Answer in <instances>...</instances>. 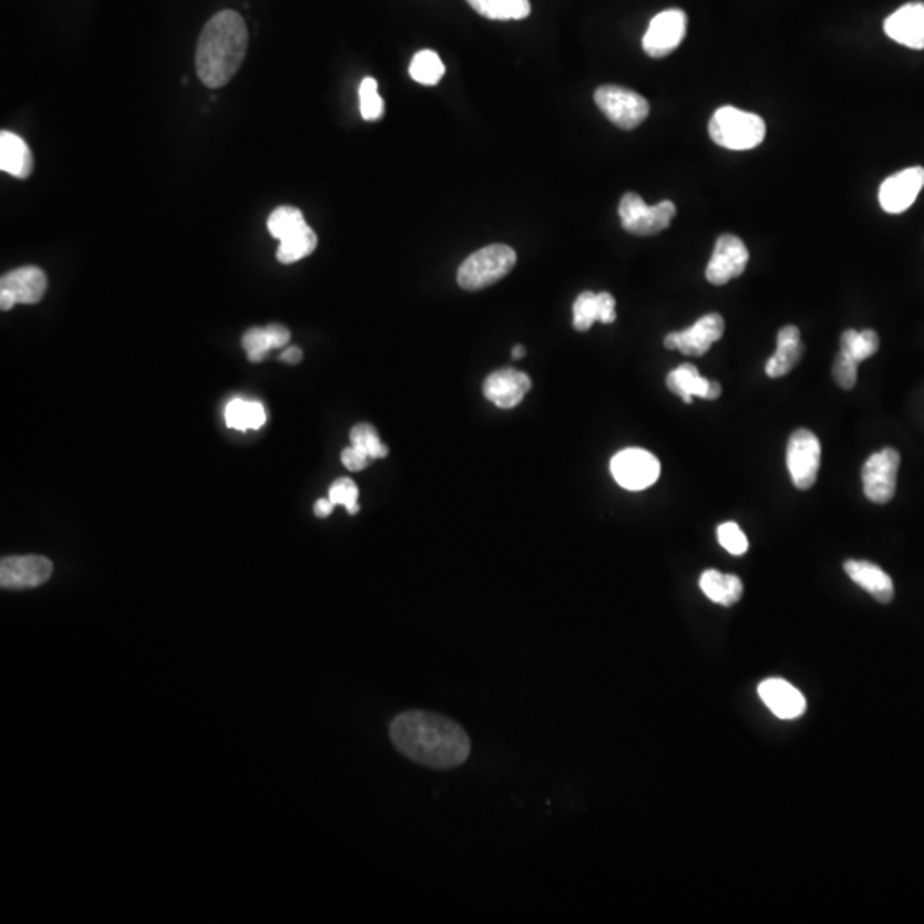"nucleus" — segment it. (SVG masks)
Listing matches in <instances>:
<instances>
[{"mask_svg": "<svg viewBox=\"0 0 924 924\" xmlns=\"http://www.w3.org/2000/svg\"><path fill=\"white\" fill-rule=\"evenodd\" d=\"M524 353H526L524 346H514V350H512V358H514V360H521V358L524 357Z\"/></svg>", "mask_w": 924, "mask_h": 924, "instance_id": "nucleus-42", "label": "nucleus"}, {"mask_svg": "<svg viewBox=\"0 0 924 924\" xmlns=\"http://www.w3.org/2000/svg\"><path fill=\"white\" fill-rule=\"evenodd\" d=\"M52 572V562L45 556H9L0 564V586L4 589H31L45 584Z\"/></svg>", "mask_w": 924, "mask_h": 924, "instance_id": "nucleus-14", "label": "nucleus"}, {"mask_svg": "<svg viewBox=\"0 0 924 924\" xmlns=\"http://www.w3.org/2000/svg\"><path fill=\"white\" fill-rule=\"evenodd\" d=\"M358 486L355 485V481L350 480V478H339L336 480L335 483L331 485V490H329V499H331L332 504L338 507V505H342L346 507V511L350 512L351 515L358 514L360 512V504H358Z\"/></svg>", "mask_w": 924, "mask_h": 924, "instance_id": "nucleus-33", "label": "nucleus"}, {"mask_svg": "<svg viewBox=\"0 0 924 924\" xmlns=\"http://www.w3.org/2000/svg\"><path fill=\"white\" fill-rule=\"evenodd\" d=\"M879 335L872 329L861 332L850 329V331L842 332L841 336L842 353L850 355L858 363L873 357L879 351Z\"/></svg>", "mask_w": 924, "mask_h": 924, "instance_id": "nucleus-29", "label": "nucleus"}, {"mask_svg": "<svg viewBox=\"0 0 924 924\" xmlns=\"http://www.w3.org/2000/svg\"><path fill=\"white\" fill-rule=\"evenodd\" d=\"M14 305H18L14 295H12L11 291L2 290V288H0V308H2L4 312H8V310H11Z\"/></svg>", "mask_w": 924, "mask_h": 924, "instance_id": "nucleus-41", "label": "nucleus"}, {"mask_svg": "<svg viewBox=\"0 0 924 924\" xmlns=\"http://www.w3.org/2000/svg\"><path fill=\"white\" fill-rule=\"evenodd\" d=\"M804 353L800 329L797 326H784L778 332V350L766 365V373L770 379L788 376L797 367Z\"/></svg>", "mask_w": 924, "mask_h": 924, "instance_id": "nucleus-22", "label": "nucleus"}, {"mask_svg": "<svg viewBox=\"0 0 924 924\" xmlns=\"http://www.w3.org/2000/svg\"><path fill=\"white\" fill-rule=\"evenodd\" d=\"M279 358H281L283 363L297 365L300 363L304 353H301L300 348H297V346H291L288 350L283 351Z\"/></svg>", "mask_w": 924, "mask_h": 924, "instance_id": "nucleus-40", "label": "nucleus"}, {"mask_svg": "<svg viewBox=\"0 0 924 924\" xmlns=\"http://www.w3.org/2000/svg\"><path fill=\"white\" fill-rule=\"evenodd\" d=\"M609 468L616 483L630 492L649 489L661 473L658 458L644 449H624L612 459Z\"/></svg>", "mask_w": 924, "mask_h": 924, "instance_id": "nucleus-8", "label": "nucleus"}, {"mask_svg": "<svg viewBox=\"0 0 924 924\" xmlns=\"http://www.w3.org/2000/svg\"><path fill=\"white\" fill-rule=\"evenodd\" d=\"M845 574L866 593L872 594L876 602L887 605L894 599V583L891 575L883 572L879 565L864 561H848L844 564Z\"/></svg>", "mask_w": 924, "mask_h": 924, "instance_id": "nucleus-21", "label": "nucleus"}, {"mask_svg": "<svg viewBox=\"0 0 924 924\" xmlns=\"http://www.w3.org/2000/svg\"><path fill=\"white\" fill-rule=\"evenodd\" d=\"M901 455L887 448L870 455L863 466L864 495L873 504H887L894 499Z\"/></svg>", "mask_w": 924, "mask_h": 924, "instance_id": "nucleus-9", "label": "nucleus"}, {"mask_svg": "<svg viewBox=\"0 0 924 924\" xmlns=\"http://www.w3.org/2000/svg\"><path fill=\"white\" fill-rule=\"evenodd\" d=\"M47 286L49 281H47L45 273L34 266L19 267L2 276V281H0V288L11 291L16 301L23 305H33L42 300Z\"/></svg>", "mask_w": 924, "mask_h": 924, "instance_id": "nucleus-20", "label": "nucleus"}, {"mask_svg": "<svg viewBox=\"0 0 924 924\" xmlns=\"http://www.w3.org/2000/svg\"><path fill=\"white\" fill-rule=\"evenodd\" d=\"M718 540L719 545H721L726 552L731 553V555L740 556L747 553L748 540L738 524H721V526L718 527Z\"/></svg>", "mask_w": 924, "mask_h": 924, "instance_id": "nucleus-35", "label": "nucleus"}, {"mask_svg": "<svg viewBox=\"0 0 924 924\" xmlns=\"http://www.w3.org/2000/svg\"><path fill=\"white\" fill-rule=\"evenodd\" d=\"M766 122L757 113L735 106L716 110L709 122V136L718 146L731 151H748L766 140Z\"/></svg>", "mask_w": 924, "mask_h": 924, "instance_id": "nucleus-3", "label": "nucleus"}, {"mask_svg": "<svg viewBox=\"0 0 924 924\" xmlns=\"http://www.w3.org/2000/svg\"><path fill=\"white\" fill-rule=\"evenodd\" d=\"M242 346L247 351L248 360L254 361V363L263 361L269 355V351L273 350L266 327H253V329H248L244 335V339H242Z\"/></svg>", "mask_w": 924, "mask_h": 924, "instance_id": "nucleus-34", "label": "nucleus"}, {"mask_svg": "<svg viewBox=\"0 0 924 924\" xmlns=\"http://www.w3.org/2000/svg\"><path fill=\"white\" fill-rule=\"evenodd\" d=\"M687 34V14L681 9H668L654 16L643 38V49L653 59H663L680 47Z\"/></svg>", "mask_w": 924, "mask_h": 924, "instance_id": "nucleus-10", "label": "nucleus"}, {"mask_svg": "<svg viewBox=\"0 0 924 924\" xmlns=\"http://www.w3.org/2000/svg\"><path fill=\"white\" fill-rule=\"evenodd\" d=\"M517 254L514 248L504 244H493L471 254L461 264L458 271V283L462 290L478 291L495 285L514 269Z\"/></svg>", "mask_w": 924, "mask_h": 924, "instance_id": "nucleus-4", "label": "nucleus"}, {"mask_svg": "<svg viewBox=\"0 0 924 924\" xmlns=\"http://www.w3.org/2000/svg\"><path fill=\"white\" fill-rule=\"evenodd\" d=\"M616 301L613 295L584 291L574 304V327L577 331H589L594 322L613 324L616 320Z\"/></svg>", "mask_w": 924, "mask_h": 924, "instance_id": "nucleus-19", "label": "nucleus"}, {"mask_svg": "<svg viewBox=\"0 0 924 924\" xmlns=\"http://www.w3.org/2000/svg\"><path fill=\"white\" fill-rule=\"evenodd\" d=\"M618 215L625 232L639 237H650L661 234L671 225L673 218L677 216V206L671 201L647 206L639 194L628 192L622 197Z\"/></svg>", "mask_w": 924, "mask_h": 924, "instance_id": "nucleus-5", "label": "nucleus"}, {"mask_svg": "<svg viewBox=\"0 0 924 924\" xmlns=\"http://www.w3.org/2000/svg\"><path fill=\"white\" fill-rule=\"evenodd\" d=\"M370 461H372V459H370L369 455L363 454L360 449L353 448V445L345 449L341 454L342 466H345L346 470L353 471V473L363 471L365 468L369 466Z\"/></svg>", "mask_w": 924, "mask_h": 924, "instance_id": "nucleus-37", "label": "nucleus"}, {"mask_svg": "<svg viewBox=\"0 0 924 924\" xmlns=\"http://www.w3.org/2000/svg\"><path fill=\"white\" fill-rule=\"evenodd\" d=\"M468 4L493 21H519L531 14L530 0H466Z\"/></svg>", "mask_w": 924, "mask_h": 924, "instance_id": "nucleus-26", "label": "nucleus"}, {"mask_svg": "<svg viewBox=\"0 0 924 924\" xmlns=\"http://www.w3.org/2000/svg\"><path fill=\"white\" fill-rule=\"evenodd\" d=\"M759 697L776 718L791 721L807 710V699L794 685L782 678H769L759 685Z\"/></svg>", "mask_w": 924, "mask_h": 924, "instance_id": "nucleus-15", "label": "nucleus"}, {"mask_svg": "<svg viewBox=\"0 0 924 924\" xmlns=\"http://www.w3.org/2000/svg\"><path fill=\"white\" fill-rule=\"evenodd\" d=\"M445 65L439 53L433 50H421L414 53L410 64V75L423 86H435L444 78Z\"/></svg>", "mask_w": 924, "mask_h": 924, "instance_id": "nucleus-28", "label": "nucleus"}, {"mask_svg": "<svg viewBox=\"0 0 924 924\" xmlns=\"http://www.w3.org/2000/svg\"><path fill=\"white\" fill-rule=\"evenodd\" d=\"M336 505L332 504L331 499H320L317 500L316 505H314V514L317 517L324 519L327 515H331L332 511H335Z\"/></svg>", "mask_w": 924, "mask_h": 924, "instance_id": "nucleus-39", "label": "nucleus"}, {"mask_svg": "<svg viewBox=\"0 0 924 924\" xmlns=\"http://www.w3.org/2000/svg\"><path fill=\"white\" fill-rule=\"evenodd\" d=\"M832 376H834V380L838 382L839 388L848 389V391H850V389H853L854 386H856L858 361L854 360L853 357H850V355L839 351L838 357H835Z\"/></svg>", "mask_w": 924, "mask_h": 924, "instance_id": "nucleus-36", "label": "nucleus"}, {"mask_svg": "<svg viewBox=\"0 0 924 924\" xmlns=\"http://www.w3.org/2000/svg\"><path fill=\"white\" fill-rule=\"evenodd\" d=\"M594 102L605 113L606 119L624 131L639 127L649 115V103L643 94L628 88L602 86L594 93Z\"/></svg>", "mask_w": 924, "mask_h": 924, "instance_id": "nucleus-6", "label": "nucleus"}, {"mask_svg": "<svg viewBox=\"0 0 924 924\" xmlns=\"http://www.w3.org/2000/svg\"><path fill=\"white\" fill-rule=\"evenodd\" d=\"M266 331L267 336H269V341H271L273 350H278V348H283V346L290 342L291 335L285 326L271 324V326L266 327Z\"/></svg>", "mask_w": 924, "mask_h": 924, "instance_id": "nucleus-38", "label": "nucleus"}, {"mask_svg": "<svg viewBox=\"0 0 924 924\" xmlns=\"http://www.w3.org/2000/svg\"><path fill=\"white\" fill-rule=\"evenodd\" d=\"M0 170L16 178H28L33 172V154L24 140L12 132L0 134Z\"/></svg>", "mask_w": 924, "mask_h": 924, "instance_id": "nucleus-23", "label": "nucleus"}, {"mask_svg": "<svg viewBox=\"0 0 924 924\" xmlns=\"http://www.w3.org/2000/svg\"><path fill=\"white\" fill-rule=\"evenodd\" d=\"M666 386L669 391L680 396L685 402H691L694 398L715 401L721 396V386L716 380L704 379L694 365H680L678 369L669 372L666 377Z\"/></svg>", "mask_w": 924, "mask_h": 924, "instance_id": "nucleus-18", "label": "nucleus"}, {"mask_svg": "<svg viewBox=\"0 0 924 924\" xmlns=\"http://www.w3.org/2000/svg\"><path fill=\"white\" fill-rule=\"evenodd\" d=\"M748 248L735 235H721L716 242L715 254L707 264L706 278L712 285L721 286L743 275L748 264Z\"/></svg>", "mask_w": 924, "mask_h": 924, "instance_id": "nucleus-12", "label": "nucleus"}, {"mask_svg": "<svg viewBox=\"0 0 924 924\" xmlns=\"http://www.w3.org/2000/svg\"><path fill=\"white\" fill-rule=\"evenodd\" d=\"M820 458H822V448L815 433L801 429L789 437L786 462H788L791 481L798 490H810L815 485Z\"/></svg>", "mask_w": 924, "mask_h": 924, "instance_id": "nucleus-7", "label": "nucleus"}, {"mask_svg": "<svg viewBox=\"0 0 924 924\" xmlns=\"http://www.w3.org/2000/svg\"><path fill=\"white\" fill-rule=\"evenodd\" d=\"M531 391V379L519 370L505 369L493 372L483 386V394L496 408L512 410L523 402Z\"/></svg>", "mask_w": 924, "mask_h": 924, "instance_id": "nucleus-17", "label": "nucleus"}, {"mask_svg": "<svg viewBox=\"0 0 924 924\" xmlns=\"http://www.w3.org/2000/svg\"><path fill=\"white\" fill-rule=\"evenodd\" d=\"M391 740L402 756L430 769H455L471 753V740L462 726L427 710L399 715L391 725Z\"/></svg>", "mask_w": 924, "mask_h": 924, "instance_id": "nucleus-1", "label": "nucleus"}, {"mask_svg": "<svg viewBox=\"0 0 924 924\" xmlns=\"http://www.w3.org/2000/svg\"><path fill=\"white\" fill-rule=\"evenodd\" d=\"M350 440L353 448L360 449L370 459L388 458V445H383L380 442L379 433L369 423H360V425L355 427L351 430Z\"/></svg>", "mask_w": 924, "mask_h": 924, "instance_id": "nucleus-31", "label": "nucleus"}, {"mask_svg": "<svg viewBox=\"0 0 924 924\" xmlns=\"http://www.w3.org/2000/svg\"><path fill=\"white\" fill-rule=\"evenodd\" d=\"M248 47V30L238 12L222 11L207 21L196 50L199 80L211 90L232 81Z\"/></svg>", "mask_w": 924, "mask_h": 924, "instance_id": "nucleus-2", "label": "nucleus"}, {"mask_svg": "<svg viewBox=\"0 0 924 924\" xmlns=\"http://www.w3.org/2000/svg\"><path fill=\"white\" fill-rule=\"evenodd\" d=\"M883 30L907 49H924V2H910L889 16Z\"/></svg>", "mask_w": 924, "mask_h": 924, "instance_id": "nucleus-16", "label": "nucleus"}, {"mask_svg": "<svg viewBox=\"0 0 924 924\" xmlns=\"http://www.w3.org/2000/svg\"><path fill=\"white\" fill-rule=\"evenodd\" d=\"M722 335H725V319L716 312L707 314L685 331L666 336L665 346L668 350H678L688 357H702L710 350V346L722 338Z\"/></svg>", "mask_w": 924, "mask_h": 924, "instance_id": "nucleus-11", "label": "nucleus"}, {"mask_svg": "<svg viewBox=\"0 0 924 924\" xmlns=\"http://www.w3.org/2000/svg\"><path fill=\"white\" fill-rule=\"evenodd\" d=\"M924 187V168L901 170L887 181H883L879 191V203L889 215H901L913 206Z\"/></svg>", "mask_w": 924, "mask_h": 924, "instance_id": "nucleus-13", "label": "nucleus"}, {"mask_svg": "<svg viewBox=\"0 0 924 924\" xmlns=\"http://www.w3.org/2000/svg\"><path fill=\"white\" fill-rule=\"evenodd\" d=\"M305 223L307 222H305L300 209L291 206H281L273 211L271 216L267 219V229H269V234L276 240L281 242L286 237H290L291 234H295L297 229H300Z\"/></svg>", "mask_w": 924, "mask_h": 924, "instance_id": "nucleus-30", "label": "nucleus"}, {"mask_svg": "<svg viewBox=\"0 0 924 924\" xmlns=\"http://www.w3.org/2000/svg\"><path fill=\"white\" fill-rule=\"evenodd\" d=\"M316 247L317 235L314 234V229L305 223V225L301 226L300 229H297L295 234H291L290 237H286L285 240L279 242L278 254H276V257H278V260L281 264H294L310 256V254L316 250Z\"/></svg>", "mask_w": 924, "mask_h": 924, "instance_id": "nucleus-27", "label": "nucleus"}, {"mask_svg": "<svg viewBox=\"0 0 924 924\" xmlns=\"http://www.w3.org/2000/svg\"><path fill=\"white\" fill-rule=\"evenodd\" d=\"M383 105L382 96L379 94V84L373 78H365L360 84V112L363 121L377 122L382 119Z\"/></svg>", "mask_w": 924, "mask_h": 924, "instance_id": "nucleus-32", "label": "nucleus"}, {"mask_svg": "<svg viewBox=\"0 0 924 924\" xmlns=\"http://www.w3.org/2000/svg\"><path fill=\"white\" fill-rule=\"evenodd\" d=\"M225 420L228 429L247 432V430L263 429L267 420V414L260 402L234 399L226 407Z\"/></svg>", "mask_w": 924, "mask_h": 924, "instance_id": "nucleus-25", "label": "nucleus"}, {"mask_svg": "<svg viewBox=\"0 0 924 924\" xmlns=\"http://www.w3.org/2000/svg\"><path fill=\"white\" fill-rule=\"evenodd\" d=\"M700 589L710 602L721 606H733L743 594V583L733 574L719 571H706L700 577Z\"/></svg>", "mask_w": 924, "mask_h": 924, "instance_id": "nucleus-24", "label": "nucleus"}]
</instances>
